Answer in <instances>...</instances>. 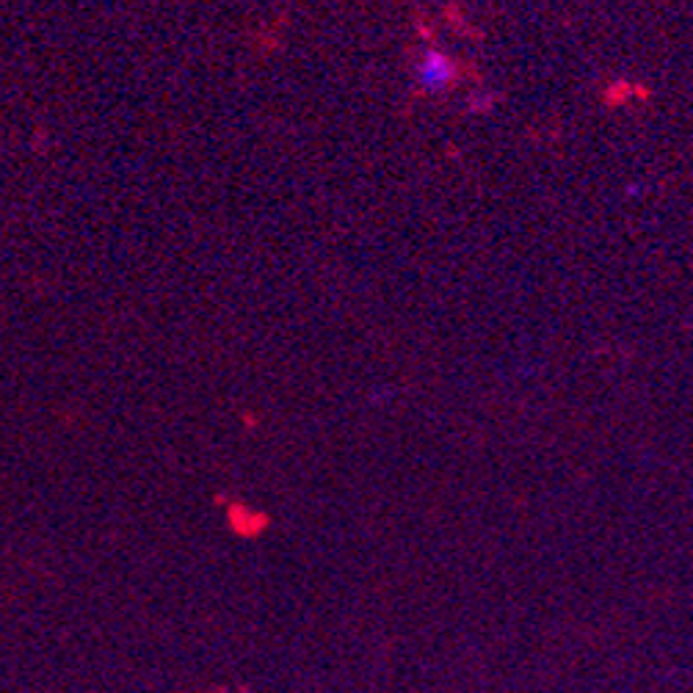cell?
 <instances>
[{
	"label": "cell",
	"mask_w": 693,
	"mask_h": 693,
	"mask_svg": "<svg viewBox=\"0 0 693 693\" xmlns=\"http://www.w3.org/2000/svg\"><path fill=\"white\" fill-rule=\"evenodd\" d=\"M415 75L417 86H420L423 92L437 94L445 92V89L451 86L453 78H456V67H453L451 56H445L437 47H428V50H423L420 58H417Z\"/></svg>",
	"instance_id": "1"
}]
</instances>
